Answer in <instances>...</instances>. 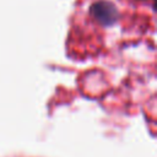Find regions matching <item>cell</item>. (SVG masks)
I'll return each mask as SVG.
<instances>
[{"label":"cell","mask_w":157,"mask_h":157,"mask_svg":"<svg viewBox=\"0 0 157 157\" xmlns=\"http://www.w3.org/2000/svg\"><path fill=\"white\" fill-rule=\"evenodd\" d=\"M93 16L103 25H110L117 20V9L107 1H98L92 6Z\"/></svg>","instance_id":"cell-1"}]
</instances>
